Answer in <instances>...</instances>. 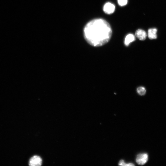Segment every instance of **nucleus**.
<instances>
[{
    "mask_svg": "<svg viewBox=\"0 0 166 166\" xmlns=\"http://www.w3.org/2000/svg\"><path fill=\"white\" fill-rule=\"evenodd\" d=\"M115 6L110 3H107L103 7L104 12L108 14L113 13L115 12Z\"/></svg>",
    "mask_w": 166,
    "mask_h": 166,
    "instance_id": "nucleus-4",
    "label": "nucleus"
},
{
    "mask_svg": "<svg viewBox=\"0 0 166 166\" xmlns=\"http://www.w3.org/2000/svg\"><path fill=\"white\" fill-rule=\"evenodd\" d=\"M84 37L89 43L98 47L104 45L109 41L112 32L108 22L99 19L89 22L84 28Z\"/></svg>",
    "mask_w": 166,
    "mask_h": 166,
    "instance_id": "nucleus-1",
    "label": "nucleus"
},
{
    "mask_svg": "<svg viewBox=\"0 0 166 166\" xmlns=\"http://www.w3.org/2000/svg\"><path fill=\"white\" fill-rule=\"evenodd\" d=\"M157 29L156 28H150L148 31V37L150 39H155L157 38Z\"/></svg>",
    "mask_w": 166,
    "mask_h": 166,
    "instance_id": "nucleus-6",
    "label": "nucleus"
},
{
    "mask_svg": "<svg viewBox=\"0 0 166 166\" xmlns=\"http://www.w3.org/2000/svg\"><path fill=\"white\" fill-rule=\"evenodd\" d=\"M135 40V37L133 35L128 34L127 36L125 39L124 41L125 45L127 46H128L130 43L134 42Z\"/></svg>",
    "mask_w": 166,
    "mask_h": 166,
    "instance_id": "nucleus-7",
    "label": "nucleus"
},
{
    "mask_svg": "<svg viewBox=\"0 0 166 166\" xmlns=\"http://www.w3.org/2000/svg\"><path fill=\"white\" fill-rule=\"evenodd\" d=\"M119 5L121 6L126 5L127 3V0H118Z\"/></svg>",
    "mask_w": 166,
    "mask_h": 166,
    "instance_id": "nucleus-10",
    "label": "nucleus"
},
{
    "mask_svg": "<svg viewBox=\"0 0 166 166\" xmlns=\"http://www.w3.org/2000/svg\"><path fill=\"white\" fill-rule=\"evenodd\" d=\"M42 164V160L41 158L37 156H35L32 157L29 162V165L31 166H39Z\"/></svg>",
    "mask_w": 166,
    "mask_h": 166,
    "instance_id": "nucleus-3",
    "label": "nucleus"
},
{
    "mask_svg": "<svg viewBox=\"0 0 166 166\" xmlns=\"http://www.w3.org/2000/svg\"><path fill=\"white\" fill-rule=\"evenodd\" d=\"M148 160V155L147 154L145 153L138 154L136 159L137 163L141 165L145 164L147 162Z\"/></svg>",
    "mask_w": 166,
    "mask_h": 166,
    "instance_id": "nucleus-2",
    "label": "nucleus"
},
{
    "mask_svg": "<svg viewBox=\"0 0 166 166\" xmlns=\"http://www.w3.org/2000/svg\"><path fill=\"white\" fill-rule=\"evenodd\" d=\"M135 36L140 40H144L147 37V33L145 31L141 29L138 30L135 32Z\"/></svg>",
    "mask_w": 166,
    "mask_h": 166,
    "instance_id": "nucleus-5",
    "label": "nucleus"
},
{
    "mask_svg": "<svg viewBox=\"0 0 166 166\" xmlns=\"http://www.w3.org/2000/svg\"><path fill=\"white\" fill-rule=\"evenodd\" d=\"M137 92L140 95H145L146 93V90L144 87H140L138 88Z\"/></svg>",
    "mask_w": 166,
    "mask_h": 166,
    "instance_id": "nucleus-8",
    "label": "nucleus"
},
{
    "mask_svg": "<svg viewBox=\"0 0 166 166\" xmlns=\"http://www.w3.org/2000/svg\"><path fill=\"white\" fill-rule=\"evenodd\" d=\"M118 165L122 166H134L135 165L134 164L132 163H126L123 160H120L119 162Z\"/></svg>",
    "mask_w": 166,
    "mask_h": 166,
    "instance_id": "nucleus-9",
    "label": "nucleus"
}]
</instances>
